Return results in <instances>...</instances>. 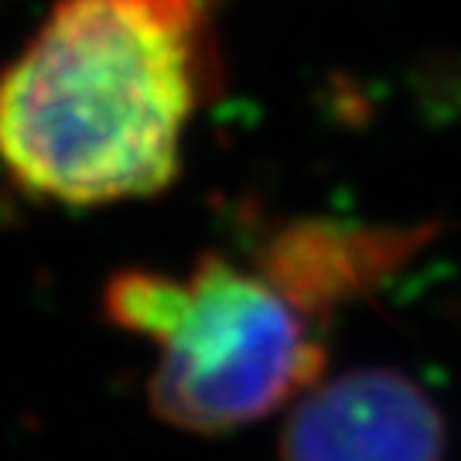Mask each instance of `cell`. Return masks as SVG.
Instances as JSON below:
<instances>
[{
  "label": "cell",
  "mask_w": 461,
  "mask_h": 461,
  "mask_svg": "<svg viewBox=\"0 0 461 461\" xmlns=\"http://www.w3.org/2000/svg\"><path fill=\"white\" fill-rule=\"evenodd\" d=\"M185 280H171L148 270H123L106 284L103 312L116 329H127L144 339H161L178 312Z\"/></svg>",
  "instance_id": "5b68a950"
},
{
  "label": "cell",
  "mask_w": 461,
  "mask_h": 461,
  "mask_svg": "<svg viewBox=\"0 0 461 461\" xmlns=\"http://www.w3.org/2000/svg\"><path fill=\"white\" fill-rule=\"evenodd\" d=\"M192 103L185 38L150 0H62L0 76V165L62 205L158 195Z\"/></svg>",
  "instance_id": "6da1fadb"
},
{
  "label": "cell",
  "mask_w": 461,
  "mask_h": 461,
  "mask_svg": "<svg viewBox=\"0 0 461 461\" xmlns=\"http://www.w3.org/2000/svg\"><path fill=\"white\" fill-rule=\"evenodd\" d=\"M150 376V407L171 428L226 434L294 403L325 373L308 314L264 274L202 257Z\"/></svg>",
  "instance_id": "7a4b0ae2"
},
{
  "label": "cell",
  "mask_w": 461,
  "mask_h": 461,
  "mask_svg": "<svg viewBox=\"0 0 461 461\" xmlns=\"http://www.w3.org/2000/svg\"><path fill=\"white\" fill-rule=\"evenodd\" d=\"M438 232L441 222L403 226V230L301 222L280 232L267 247L260 274L304 314L329 312L335 304L369 294L386 277H393Z\"/></svg>",
  "instance_id": "277c9868"
},
{
  "label": "cell",
  "mask_w": 461,
  "mask_h": 461,
  "mask_svg": "<svg viewBox=\"0 0 461 461\" xmlns=\"http://www.w3.org/2000/svg\"><path fill=\"white\" fill-rule=\"evenodd\" d=\"M447 424L407 373L369 366L318 379L294 400L280 461H445Z\"/></svg>",
  "instance_id": "3957f363"
}]
</instances>
